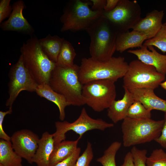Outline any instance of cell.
Listing matches in <instances>:
<instances>
[{"label": "cell", "mask_w": 166, "mask_h": 166, "mask_svg": "<svg viewBox=\"0 0 166 166\" xmlns=\"http://www.w3.org/2000/svg\"><path fill=\"white\" fill-rule=\"evenodd\" d=\"M22 159L14 150L10 141L0 139V164L3 166H23Z\"/></svg>", "instance_id": "obj_23"}, {"label": "cell", "mask_w": 166, "mask_h": 166, "mask_svg": "<svg viewBox=\"0 0 166 166\" xmlns=\"http://www.w3.org/2000/svg\"><path fill=\"white\" fill-rule=\"evenodd\" d=\"M76 56L75 50L72 44L65 39L56 63L60 66H73L74 64L73 61Z\"/></svg>", "instance_id": "obj_24"}, {"label": "cell", "mask_w": 166, "mask_h": 166, "mask_svg": "<svg viewBox=\"0 0 166 166\" xmlns=\"http://www.w3.org/2000/svg\"><path fill=\"white\" fill-rule=\"evenodd\" d=\"M147 166H166V152L162 149L153 150L147 157Z\"/></svg>", "instance_id": "obj_28"}, {"label": "cell", "mask_w": 166, "mask_h": 166, "mask_svg": "<svg viewBox=\"0 0 166 166\" xmlns=\"http://www.w3.org/2000/svg\"><path fill=\"white\" fill-rule=\"evenodd\" d=\"M12 107L9 108V109L6 111H0V139L10 141V137L4 131L3 126V122L5 116L10 114L12 112Z\"/></svg>", "instance_id": "obj_33"}, {"label": "cell", "mask_w": 166, "mask_h": 166, "mask_svg": "<svg viewBox=\"0 0 166 166\" xmlns=\"http://www.w3.org/2000/svg\"><path fill=\"white\" fill-rule=\"evenodd\" d=\"M24 65L38 85L49 84L56 63L42 50L39 39L32 36L20 48Z\"/></svg>", "instance_id": "obj_4"}, {"label": "cell", "mask_w": 166, "mask_h": 166, "mask_svg": "<svg viewBox=\"0 0 166 166\" xmlns=\"http://www.w3.org/2000/svg\"><path fill=\"white\" fill-rule=\"evenodd\" d=\"M103 15L118 34L132 29L141 18V8L136 0H119L115 8Z\"/></svg>", "instance_id": "obj_10"}, {"label": "cell", "mask_w": 166, "mask_h": 166, "mask_svg": "<svg viewBox=\"0 0 166 166\" xmlns=\"http://www.w3.org/2000/svg\"><path fill=\"white\" fill-rule=\"evenodd\" d=\"M130 152L134 166H147V154L148 152L146 149H140L134 146Z\"/></svg>", "instance_id": "obj_29"}, {"label": "cell", "mask_w": 166, "mask_h": 166, "mask_svg": "<svg viewBox=\"0 0 166 166\" xmlns=\"http://www.w3.org/2000/svg\"><path fill=\"white\" fill-rule=\"evenodd\" d=\"M56 131L53 134L54 146L65 140L66 134L72 131L78 134L80 139L87 132L94 129L104 131L113 127V123L107 122L102 119H94L88 114L86 109H82L78 118L74 121L69 122L66 121H57L55 123Z\"/></svg>", "instance_id": "obj_9"}, {"label": "cell", "mask_w": 166, "mask_h": 166, "mask_svg": "<svg viewBox=\"0 0 166 166\" xmlns=\"http://www.w3.org/2000/svg\"><path fill=\"white\" fill-rule=\"evenodd\" d=\"M79 139L75 140H64L54 146L51 155L49 166H54L70 156L77 148Z\"/></svg>", "instance_id": "obj_21"}, {"label": "cell", "mask_w": 166, "mask_h": 166, "mask_svg": "<svg viewBox=\"0 0 166 166\" xmlns=\"http://www.w3.org/2000/svg\"><path fill=\"white\" fill-rule=\"evenodd\" d=\"M124 93L123 98L115 100L108 109L107 116L113 123L116 124L127 117L128 111L134 101L130 91L124 88Z\"/></svg>", "instance_id": "obj_18"}, {"label": "cell", "mask_w": 166, "mask_h": 166, "mask_svg": "<svg viewBox=\"0 0 166 166\" xmlns=\"http://www.w3.org/2000/svg\"><path fill=\"white\" fill-rule=\"evenodd\" d=\"M128 64L124 57H113L105 61L84 58L79 66V77L83 85L91 81L109 80L115 82L123 77L126 73Z\"/></svg>", "instance_id": "obj_1"}, {"label": "cell", "mask_w": 166, "mask_h": 166, "mask_svg": "<svg viewBox=\"0 0 166 166\" xmlns=\"http://www.w3.org/2000/svg\"><path fill=\"white\" fill-rule=\"evenodd\" d=\"M164 123L160 136L155 141L163 148L166 149V112L164 114Z\"/></svg>", "instance_id": "obj_34"}, {"label": "cell", "mask_w": 166, "mask_h": 166, "mask_svg": "<svg viewBox=\"0 0 166 166\" xmlns=\"http://www.w3.org/2000/svg\"><path fill=\"white\" fill-rule=\"evenodd\" d=\"M151 111L140 101L135 100L128 109L127 117L133 119L151 118Z\"/></svg>", "instance_id": "obj_26"}, {"label": "cell", "mask_w": 166, "mask_h": 166, "mask_svg": "<svg viewBox=\"0 0 166 166\" xmlns=\"http://www.w3.org/2000/svg\"><path fill=\"white\" fill-rule=\"evenodd\" d=\"M144 46H154L160 50L164 53L166 52V25L163 26L152 38L145 40L143 43Z\"/></svg>", "instance_id": "obj_27"}, {"label": "cell", "mask_w": 166, "mask_h": 166, "mask_svg": "<svg viewBox=\"0 0 166 166\" xmlns=\"http://www.w3.org/2000/svg\"><path fill=\"white\" fill-rule=\"evenodd\" d=\"M90 1L72 0L63 10L60 20L62 24L61 32L86 30L103 15L104 10H93L89 7Z\"/></svg>", "instance_id": "obj_6"}, {"label": "cell", "mask_w": 166, "mask_h": 166, "mask_svg": "<svg viewBox=\"0 0 166 166\" xmlns=\"http://www.w3.org/2000/svg\"><path fill=\"white\" fill-rule=\"evenodd\" d=\"M81 148H77L73 153L69 157L59 162L54 166H75L77 160L80 156Z\"/></svg>", "instance_id": "obj_32"}, {"label": "cell", "mask_w": 166, "mask_h": 166, "mask_svg": "<svg viewBox=\"0 0 166 166\" xmlns=\"http://www.w3.org/2000/svg\"><path fill=\"white\" fill-rule=\"evenodd\" d=\"M64 39L57 35L49 34L39 40L43 51L51 60L56 63Z\"/></svg>", "instance_id": "obj_22"}, {"label": "cell", "mask_w": 166, "mask_h": 166, "mask_svg": "<svg viewBox=\"0 0 166 166\" xmlns=\"http://www.w3.org/2000/svg\"><path fill=\"white\" fill-rule=\"evenodd\" d=\"M120 166H134L130 151L126 154L124 158V162Z\"/></svg>", "instance_id": "obj_37"}, {"label": "cell", "mask_w": 166, "mask_h": 166, "mask_svg": "<svg viewBox=\"0 0 166 166\" xmlns=\"http://www.w3.org/2000/svg\"><path fill=\"white\" fill-rule=\"evenodd\" d=\"M10 0L0 1V24L7 18H9L12 11L10 5Z\"/></svg>", "instance_id": "obj_31"}, {"label": "cell", "mask_w": 166, "mask_h": 166, "mask_svg": "<svg viewBox=\"0 0 166 166\" xmlns=\"http://www.w3.org/2000/svg\"><path fill=\"white\" fill-rule=\"evenodd\" d=\"M128 90L134 99L140 101L147 109L166 112V100L156 96L154 90L141 89Z\"/></svg>", "instance_id": "obj_16"}, {"label": "cell", "mask_w": 166, "mask_h": 166, "mask_svg": "<svg viewBox=\"0 0 166 166\" xmlns=\"http://www.w3.org/2000/svg\"><path fill=\"white\" fill-rule=\"evenodd\" d=\"M35 92L40 97L53 102L57 106L59 118L61 121H63L65 117V108L69 106L65 97L53 90L49 84L38 85Z\"/></svg>", "instance_id": "obj_20"}, {"label": "cell", "mask_w": 166, "mask_h": 166, "mask_svg": "<svg viewBox=\"0 0 166 166\" xmlns=\"http://www.w3.org/2000/svg\"><path fill=\"white\" fill-rule=\"evenodd\" d=\"M12 11L6 21L0 24L1 29L4 31H15L23 34L32 35L34 30L26 19L23 12L26 6L22 0L15 2L12 6Z\"/></svg>", "instance_id": "obj_13"}, {"label": "cell", "mask_w": 166, "mask_h": 166, "mask_svg": "<svg viewBox=\"0 0 166 166\" xmlns=\"http://www.w3.org/2000/svg\"><path fill=\"white\" fill-rule=\"evenodd\" d=\"M119 0H106L104 11L109 12L113 10L117 6Z\"/></svg>", "instance_id": "obj_36"}, {"label": "cell", "mask_w": 166, "mask_h": 166, "mask_svg": "<svg viewBox=\"0 0 166 166\" xmlns=\"http://www.w3.org/2000/svg\"><path fill=\"white\" fill-rule=\"evenodd\" d=\"M164 123V119L126 117L121 125L123 146L129 147L155 140L160 135Z\"/></svg>", "instance_id": "obj_5"}, {"label": "cell", "mask_w": 166, "mask_h": 166, "mask_svg": "<svg viewBox=\"0 0 166 166\" xmlns=\"http://www.w3.org/2000/svg\"><path fill=\"white\" fill-rule=\"evenodd\" d=\"M164 15L163 10H153L147 13L144 18H141L132 29L146 34L148 39L152 38L163 25Z\"/></svg>", "instance_id": "obj_15"}, {"label": "cell", "mask_w": 166, "mask_h": 166, "mask_svg": "<svg viewBox=\"0 0 166 166\" xmlns=\"http://www.w3.org/2000/svg\"><path fill=\"white\" fill-rule=\"evenodd\" d=\"M39 136L31 130L22 129L14 132L10 137V141L14 151L30 164L37 149Z\"/></svg>", "instance_id": "obj_12"}, {"label": "cell", "mask_w": 166, "mask_h": 166, "mask_svg": "<svg viewBox=\"0 0 166 166\" xmlns=\"http://www.w3.org/2000/svg\"><path fill=\"white\" fill-rule=\"evenodd\" d=\"M9 97L6 106L12 107L19 93L22 91L35 92L38 85L25 66L22 55L16 63L11 67L9 73Z\"/></svg>", "instance_id": "obj_11"}, {"label": "cell", "mask_w": 166, "mask_h": 166, "mask_svg": "<svg viewBox=\"0 0 166 166\" xmlns=\"http://www.w3.org/2000/svg\"><path fill=\"white\" fill-rule=\"evenodd\" d=\"M0 166H3L2 165L0 164Z\"/></svg>", "instance_id": "obj_40"}, {"label": "cell", "mask_w": 166, "mask_h": 166, "mask_svg": "<svg viewBox=\"0 0 166 166\" xmlns=\"http://www.w3.org/2000/svg\"><path fill=\"white\" fill-rule=\"evenodd\" d=\"M164 25H166V22L163 24Z\"/></svg>", "instance_id": "obj_39"}, {"label": "cell", "mask_w": 166, "mask_h": 166, "mask_svg": "<svg viewBox=\"0 0 166 166\" xmlns=\"http://www.w3.org/2000/svg\"><path fill=\"white\" fill-rule=\"evenodd\" d=\"M162 88L166 91V81L162 82L160 85Z\"/></svg>", "instance_id": "obj_38"}, {"label": "cell", "mask_w": 166, "mask_h": 166, "mask_svg": "<svg viewBox=\"0 0 166 166\" xmlns=\"http://www.w3.org/2000/svg\"><path fill=\"white\" fill-rule=\"evenodd\" d=\"M93 157L92 145L90 142L88 141L85 150L78 158L75 166H90Z\"/></svg>", "instance_id": "obj_30"}, {"label": "cell", "mask_w": 166, "mask_h": 166, "mask_svg": "<svg viewBox=\"0 0 166 166\" xmlns=\"http://www.w3.org/2000/svg\"><path fill=\"white\" fill-rule=\"evenodd\" d=\"M53 134L44 132L40 138L38 146L33 158L37 166H49V160L54 148Z\"/></svg>", "instance_id": "obj_17"}, {"label": "cell", "mask_w": 166, "mask_h": 166, "mask_svg": "<svg viewBox=\"0 0 166 166\" xmlns=\"http://www.w3.org/2000/svg\"><path fill=\"white\" fill-rule=\"evenodd\" d=\"M86 31L90 39L89 51L91 58L105 61L113 57L116 50L118 33L103 15Z\"/></svg>", "instance_id": "obj_3"}, {"label": "cell", "mask_w": 166, "mask_h": 166, "mask_svg": "<svg viewBox=\"0 0 166 166\" xmlns=\"http://www.w3.org/2000/svg\"><path fill=\"white\" fill-rule=\"evenodd\" d=\"M92 5L91 9L93 10H104L106 0H90Z\"/></svg>", "instance_id": "obj_35"}, {"label": "cell", "mask_w": 166, "mask_h": 166, "mask_svg": "<svg viewBox=\"0 0 166 166\" xmlns=\"http://www.w3.org/2000/svg\"><path fill=\"white\" fill-rule=\"evenodd\" d=\"M115 82L109 80H100L83 85L82 96L85 104L96 112L108 109L116 98Z\"/></svg>", "instance_id": "obj_8"}, {"label": "cell", "mask_w": 166, "mask_h": 166, "mask_svg": "<svg viewBox=\"0 0 166 166\" xmlns=\"http://www.w3.org/2000/svg\"><path fill=\"white\" fill-rule=\"evenodd\" d=\"M121 146V143L120 142H112L104 151L103 155L97 159V161L102 166H117L116 156Z\"/></svg>", "instance_id": "obj_25"}, {"label": "cell", "mask_w": 166, "mask_h": 166, "mask_svg": "<svg viewBox=\"0 0 166 166\" xmlns=\"http://www.w3.org/2000/svg\"><path fill=\"white\" fill-rule=\"evenodd\" d=\"M148 39L146 34L133 30L119 33L116 39V50L122 53L130 48H140Z\"/></svg>", "instance_id": "obj_19"}, {"label": "cell", "mask_w": 166, "mask_h": 166, "mask_svg": "<svg viewBox=\"0 0 166 166\" xmlns=\"http://www.w3.org/2000/svg\"><path fill=\"white\" fill-rule=\"evenodd\" d=\"M136 56L138 60L146 64L153 66L159 73L166 75V54L158 52L153 46H143L139 49L127 51Z\"/></svg>", "instance_id": "obj_14"}, {"label": "cell", "mask_w": 166, "mask_h": 166, "mask_svg": "<svg viewBox=\"0 0 166 166\" xmlns=\"http://www.w3.org/2000/svg\"><path fill=\"white\" fill-rule=\"evenodd\" d=\"M165 75L159 73L152 66L137 60L128 64L123 77V87L128 90L148 89L154 90L164 80Z\"/></svg>", "instance_id": "obj_7"}, {"label": "cell", "mask_w": 166, "mask_h": 166, "mask_svg": "<svg viewBox=\"0 0 166 166\" xmlns=\"http://www.w3.org/2000/svg\"><path fill=\"white\" fill-rule=\"evenodd\" d=\"M79 66H56L52 72L49 84L52 89L65 98L69 105L85 104L82 96L83 85L79 77Z\"/></svg>", "instance_id": "obj_2"}]
</instances>
